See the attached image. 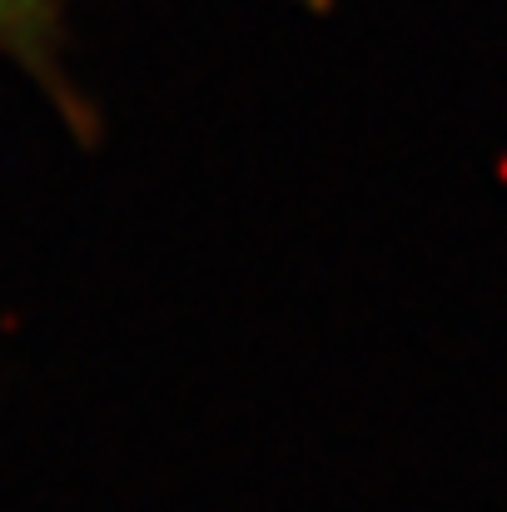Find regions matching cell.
Wrapping results in <instances>:
<instances>
[{
  "label": "cell",
  "mask_w": 507,
  "mask_h": 512,
  "mask_svg": "<svg viewBox=\"0 0 507 512\" xmlns=\"http://www.w3.org/2000/svg\"><path fill=\"white\" fill-rule=\"evenodd\" d=\"M65 15L70 0H0V50L15 55V65H25L30 75H40L55 90V100H65L70 110L65 70H60Z\"/></svg>",
  "instance_id": "obj_1"
}]
</instances>
